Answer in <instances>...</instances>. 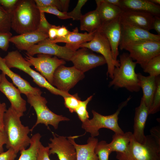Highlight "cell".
Instances as JSON below:
<instances>
[{
  "label": "cell",
  "instance_id": "f546056e",
  "mask_svg": "<svg viewBox=\"0 0 160 160\" xmlns=\"http://www.w3.org/2000/svg\"><path fill=\"white\" fill-rule=\"evenodd\" d=\"M150 76L157 77L160 74V55L150 59L143 69Z\"/></svg>",
  "mask_w": 160,
  "mask_h": 160
},
{
  "label": "cell",
  "instance_id": "30bf717a",
  "mask_svg": "<svg viewBox=\"0 0 160 160\" xmlns=\"http://www.w3.org/2000/svg\"><path fill=\"white\" fill-rule=\"evenodd\" d=\"M137 64L143 69L152 58L160 55V41H147L128 46L124 49Z\"/></svg>",
  "mask_w": 160,
  "mask_h": 160
},
{
  "label": "cell",
  "instance_id": "83f0119b",
  "mask_svg": "<svg viewBox=\"0 0 160 160\" xmlns=\"http://www.w3.org/2000/svg\"><path fill=\"white\" fill-rule=\"evenodd\" d=\"M133 136L132 133L131 132L123 134L115 133L112 136V140L108 144L112 152L125 153Z\"/></svg>",
  "mask_w": 160,
  "mask_h": 160
},
{
  "label": "cell",
  "instance_id": "816d5d0a",
  "mask_svg": "<svg viewBox=\"0 0 160 160\" xmlns=\"http://www.w3.org/2000/svg\"><path fill=\"white\" fill-rule=\"evenodd\" d=\"M1 74H0V81H1Z\"/></svg>",
  "mask_w": 160,
  "mask_h": 160
},
{
  "label": "cell",
  "instance_id": "8992f818",
  "mask_svg": "<svg viewBox=\"0 0 160 160\" xmlns=\"http://www.w3.org/2000/svg\"><path fill=\"white\" fill-rule=\"evenodd\" d=\"M131 98L130 96L122 102L119 105L116 112L111 115H103L92 110V118L82 122V128L86 132L89 133L91 137H93L98 136L99 134V130L103 128L109 129L115 133H124V132L118 124L119 115L122 109L127 105Z\"/></svg>",
  "mask_w": 160,
  "mask_h": 160
},
{
  "label": "cell",
  "instance_id": "4316f807",
  "mask_svg": "<svg viewBox=\"0 0 160 160\" xmlns=\"http://www.w3.org/2000/svg\"><path fill=\"white\" fill-rule=\"evenodd\" d=\"M80 21V28L89 33L96 32L101 28L102 24L96 9L83 15Z\"/></svg>",
  "mask_w": 160,
  "mask_h": 160
},
{
  "label": "cell",
  "instance_id": "f35d334b",
  "mask_svg": "<svg viewBox=\"0 0 160 160\" xmlns=\"http://www.w3.org/2000/svg\"><path fill=\"white\" fill-rule=\"evenodd\" d=\"M12 37L10 32L0 31V49L4 51H7L9 48L10 39Z\"/></svg>",
  "mask_w": 160,
  "mask_h": 160
},
{
  "label": "cell",
  "instance_id": "74e56055",
  "mask_svg": "<svg viewBox=\"0 0 160 160\" xmlns=\"http://www.w3.org/2000/svg\"><path fill=\"white\" fill-rule=\"evenodd\" d=\"M41 12L49 13L57 16L61 19H66L71 18L67 13L63 12L59 10L57 7H49L39 8Z\"/></svg>",
  "mask_w": 160,
  "mask_h": 160
},
{
  "label": "cell",
  "instance_id": "5bb4252c",
  "mask_svg": "<svg viewBox=\"0 0 160 160\" xmlns=\"http://www.w3.org/2000/svg\"><path fill=\"white\" fill-rule=\"evenodd\" d=\"M70 61L75 68L84 73L106 63L105 59L102 55H97L85 48H81L75 51Z\"/></svg>",
  "mask_w": 160,
  "mask_h": 160
},
{
  "label": "cell",
  "instance_id": "2e32d148",
  "mask_svg": "<svg viewBox=\"0 0 160 160\" xmlns=\"http://www.w3.org/2000/svg\"><path fill=\"white\" fill-rule=\"evenodd\" d=\"M1 76L0 91L9 100L12 108L23 116L26 110V101L22 97L20 90L7 80L6 75L2 73Z\"/></svg>",
  "mask_w": 160,
  "mask_h": 160
},
{
  "label": "cell",
  "instance_id": "bcb514c9",
  "mask_svg": "<svg viewBox=\"0 0 160 160\" xmlns=\"http://www.w3.org/2000/svg\"><path fill=\"white\" fill-rule=\"evenodd\" d=\"M7 137L4 131H0V153L4 152L3 146L6 144Z\"/></svg>",
  "mask_w": 160,
  "mask_h": 160
},
{
  "label": "cell",
  "instance_id": "9c48e42d",
  "mask_svg": "<svg viewBox=\"0 0 160 160\" xmlns=\"http://www.w3.org/2000/svg\"><path fill=\"white\" fill-rule=\"evenodd\" d=\"M79 47L87 48L101 54L104 58L107 64V75L111 79H113L114 69L115 67L120 66V63L119 61L113 59L110 44L99 30L95 32L93 38L91 41L81 44Z\"/></svg>",
  "mask_w": 160,
  "mask_h": 160
},
{
  "label": "cell",
  "instance_id": "f907efd6",
  "mask_svg": "<svg viewBox=\"0 0 160 160\" xmlns=\"http://www.w3.org/2000/svg\"><path fill=\"white\" fill-rule=\"evenodd\" d=\"M152 2L156 4L159 5L160 4V0H150Z\"/></svg>",
  "mask_w": 160,
  "mask_h": 160
},
{
  "label": "cell",
  "instance_id": "ba28073f",
  "mask_svg": "<svg viewBox=\"0 0 160 160\" xmlns=\"http://www.w3.org/2000/svg\"><path fill=\"white\" fill-rule=\"evenodd\" d=\"M120 25L121 36L119 47L121 50L129 45L143 41H160V35L134 25L121 17Z\"/></svg>",
  "mask_w": 160,
  "mask_h": 160
},
{
  "label": "cell",
  "instance_id": "603a6c76",
  "mask_svg": "<svg viewBox=\"0 0 160 160\" xmlns=\"http://www.w3.org/2000/svg\"><path fill=\"white\" fill-rule=\"evenodd\" d=\"M122 10H132L150 13L154 16H160V6L150 0H121Z\"/></svg>",
  "mask_w": 160,
  "mask_h": 160
},
{
  "label": "cell",
  "instance_id": "d6a6232c",
  "mask_svg": "<svg viewBox=\"0 0 160 160\" xmlns=\"http://www.w3.org/2000/svg\"><path fill=\"white\" fill-rule=\"evenodd\" d=\"M156 87L153 96L152 105L149 110V114H154L160 109V78L156 77Z\"/></svg>",
  "mask_w": 160,
  "mask_h": 160
},
{
  "label": "cell",
  "instance_id": "7a4b0ae2",
  "mask_svg": "<svg viewBox=\"0 0 160 160\" xmlns=\"http://www.w3.org/2000/svg\"><path fill=\"white\" fill-rule=\"evenodd\" d=\"M10 13L11 28L19 35L38 29L40 12L34 0H19Z\"/></svg>",
  "mask_w": 160,
  "mask_h": 160
},
{
  "label": "cell",
  "instance_id": "5b68a950",
  "mask_svg": "<svg viewBox=\"0 0 160 160\" xmlns=\"http://www.w3.org/2000/svg\"><path fill=\"white\" fill-rule=\"evenodd\" d=\"M4 58L6 64L9 68H15L23 71L31 76L37 85L46 89L52 94L59 95L63 97L71 95L69 93L58 89L50 84L40 73L33 69L31 67V64L17 50L9 52Z\"/></svg>",
  "mask_w": 160,
  "mask_h": 160
},
{
  "label": "cell",
  "instance_id": "681fc988",
  "mask_svg": "<svg viewBox=\"0 0 160 160\" xmlns=\"http://www.w3.org/2000/svg\"><path fill=\"white\" fill-rule=\"evenodd\" d=\"M106 2L120 8L121 0H105Z\"/></svg>",
  "mask_w": 160,
  "mask_h": 160
},
{
  "label": "cell",
  "instance_id": "f6af8a7d",
  "mask_svg": "<svg viewBox=\"0 0 160 160\" xmlns=\"http://www.w3.org/2000/svg\"><path fill=\"white\" fill-rule=\"evenodd\" d=\"M59 26L52 25L48 31V39L50 41H53L57 37V30Z\"/></svg>",
  "mask_w": 160,
  "mask_h": 160
},
{
  "label": "cell",
  "instance_id": "c3c4849f",
  "mask_svg": "<svg viewBox=\"0 0 160 160\" xmlns=\"http://www.w3.org/2000/svg\"><path fill=\"white\" fill-rule=\"evenodd\" d=\"M154 29L158 35H160V17L155 16V18L152 24V29Z\"/></svg>",
  "mask_w": 160,
  "mask_h": 160
},
{
  "label": "cell",
  "instance_id": "836d02e7",
  "mask_svg": "<svg viewBox=\"0 0 160 160\" xmlns=\"http://www.w3.org/2000/svg\"><path fill=\"white\" fill-rule=\"evenodd\" d=\"M93 97V95H92L84 101L81 100L79 106L75 111L77 114L79 119L82 122L89 119V116L87 110V107L89 103L92 99Z\"/></svg>",
  "mask_w": 160,
  "mask_h": 160
},
{
  "label": "cell",
  "instance_id": "44dd1931",
  "mask_svg": "<svg viewBox=\"0 0 160 160\" xmlns=\"http://www.w3.org/2000/svg\"><path fill=\"white\" fill-rule=\"evenodd\" d=\"M122 19L139 28L149 31L152 29L155 16L147 12L132 10H122Z\"/></svg>",
  "mask_w": 160,
  "mask_h": 160
},
{
  "label": "cell",
  "instance_id": "7c38bea8",
  "mask_svg": "<svg viewBox=\"0 0 160 160\" xmlns=\"http://www.w3.org/2000/svg\"><path fill=\"white\" fill-rule=\"evenodd\" d=\"M44 54H38L36 57L26 55L25 59L52 85L53 76L56 69L66 63L65 60L56 56Z\"/></svg>",
  "mask_w": 160,
  "mask_h": 160
},
{
  "label": "cell",
  "instance_id": "4fadbf2b",
  "mask_svg": "<svg viewBox=\"0 0 160 160\" xmlns=\"http://www.w3.org/2000/svg\"><path fill=\"white\" fill-rule=\"evenodd\" d=\"M56 44L48 38L32 46L26 51V54L32 56L40 54H47L65 61H70L75 51L66 46H60Z\"/></svg>",
  "mask_w": 160,
  "mask_h": 160
},
{
  "label": "cell",
  "instance_id": "3957f363",
  "mask_svg": "<svg viewBox=\"0 0 160 160\" xmlns=\"http://www.w3.org/2000/svg\"><path fill=\"white\" fill-rule=\"evenodd\" d=\"M21 117L11 106L7 110L4 117V131L7 139L6 147L16 153L26 149L31 141L28 136L31 129L22 124Z\"/></svg>",
  "mask_w": 160,
  "mask_h": 160
},
{
  "label": "cell",
  "instance_id": "b9f144b4",
  "mask_svg": "<svg viewBox=\"0 0 160 160\" xmlns=\"http://www.w3.org/2000/svg\"><path fill=\"white\" fill-rule=\"evenodd\" d=\"M19 0H0V5L11 13Z\"/></svg>",
  "mask_w": 160,
  "mask_h": 160
},
{
  "label": "cell",
  "instance_id": "ffe728a7",
  "mask_svg": "<svg viewBox=\"0 0 160 160\" xmlns=\"http://www.w3.org/2000/svg\"><path fill=\"white\" fill-rule=\"evenodd\" d=\"M0 70L12 80L21 93L26 95L28 94L41 95L42 92L38 88L33 87L27 81L12 71L6 64L4 58L0 55Z\"/></svg>",
  "mask_w": 160,
  "mask_h": 160
},
{
  "label": "cell",
  "instance_id": "4dcf8cb0",
  "mask_svg": "<svg viewBox=\"0 0 160 160\" xmlns=\"http://www.w3.org/2000/svg\"><path fill=\"white\" fill-rule=\"evenodd\" d=\"M94 151L99 160H108L109 156L112 152L109 144L104 140L97 142Z\"/></svg>",
  "mask_w": 160,
  "mask_h": 160
},
{
  "label": "cell",
  "instance_id": "ee69618b",
  "mask_svg": "<svg viewBox=\"0 0 160 160\" xmlns=\"http://www.w3.org/2000/svg\"><path fill=\"white\" fill-rule=\"evenodd\" d=\"M6 105L5 103L0 101V131H4V117L7 110Z\"/></svg>",
  "mask_w": 160,
  "mask_h": 160
},
{
  "label": "cell",
  "instance_id": "e0dca14e",
  "mask_svg": "<svg viewBox=\"0 0 160 160\" xmlns=\"http://www.w3.org/2000/svg\"><path fill=\"white\" fill-rule=\"evenodd\" d=\"M108 41L113 59L116 61L119 55V47L121 36L120 17L102 25L99 30Z\"/></svg>",
  "mask_w": 160,
  "mask_h": 160
},
{
  "label": "cell",
  "instance_id": "7dc6e473",
  "mask_svg": "<svg viewBox=\"0 0 160 160\" xmlns=\"http://www.w3.org/2000/svg\"><path fill=\"white\" fill-rule=\"evenodd\" d=\"M68 29L65 26L63 25L61 26H59L57 30V38L64 37L69 32Z\"/></svg>",
  "mask_w": 160,
  "mask_h": 160
},
{
  "label": "cell",
  "instance_id": "ac0fdd59",
  "mask_svg": "<svg viewBox=\"0 0 160 160\" xmlns=\"http://www.w3.org/2000/svg\"><path fill=\"white\" fill-rule=\"evenodd\" d=\"M149 108L142 97L140 105L135 108L133 125V137L137 142L143 144L145 141L146 135L144 129L149 114Z\"/></svg>",
  "mask_w": 160,
  "mask_h": 160
},
{
  "label": "cell",
  "instance_id": "9a60e30c",
  "mask_svg": "<svg viewBox=\"0 0 160 160\" xmlns=\"http://www.w3.org/2000/svg\"><path fill=\"white\" fill-rule=\"evenodd\" d=\"M53 138L48 144L49 155L56 154L59 160H76V152L73 145L67 137L52 133Z\"/></svg>",
  "mask_w": 160,
  "mask_h": 160
},
{
  "label": "cell",
  "instance_id": "ab89813d",
  "mask_svg": "<svg viewBox=\"0 0 160 160\" xmlns=\"http://www.w3.org/2000/svg\"><path fill=\"white\" fill-rule=\"evenodd\" d=\"M49 148L45 147L40 142L38 147L36 160H51L49 157Z\"/></svg>",
  "mask_w": 160,
  "mask_h": 160
},
{
  "label": "cell",
  "instance_id": "1f68e13d",
  "mask_svg": "<svg viewBox=\"0 0 160 160\" xmlns=\"http://www.w3.org/2000/svg\"><path fill=\"white\" fill-rule=\"evenodd\" d=\"M11 28V13L0 5V31L10 32Z\"/></svg>",
  "mask_w": 160,
  "mask_h": 160
},
{
  "label": "cell",
  "instance_id": "f1b7e54d",
  "mask_svg": "<svg viewBox=\"0 0 160 160\" xmlns=\"http://www.w3.org/2000/svg\"><path fill=\"white\" fill-rule=\"evenodd\" d=\"M41 137L38 133L33 135L31 138L30 146L27 149L20 151V156L18 160H36L37 153Z\"/></svg>",
  "mask_w": 160,
  "mask_h": 160
},
{
  "label": "cell",
  "instance_id": "d4e9b609",
  "mask_svg": "<svg viewBox=\"0 0 160 160\" xmlns=\"http://www.w3.org/2000/svg\"><path fill=\"white\" fill-rule=\"evenodd\" d=\"M96 8L102 25L120 17L122 10L119 7L106 2L105 0H96Z\"/></svg>",
  "mask_w": 160,
  "mask_h": 160
},
{
  "label": "cell",
  "instance_id": "cb8c5ba5",
  "mask_svg": "<svg viewBox=\"0 0 160 160\" xmlns=\"http://www.w3.org/2000/svg\"><path fill=\"white\" fill-rule=\"evenodd\" d=\"M80 136H70L67 138L74 146L76 152V160H99L94 150L98 142V139L91 137L87 140V143L84 145L77 144L75 139Z\"/></svg>",
  "mask_w": 160,
  "mask_h": 160
},
{
  "label": "cell",
  "instance_id": "d590c367",
  "mask_svg": "<svg viewBox=\"0 0 160 160\" xmlns=\"http://www.w3.org/2000/svg\"><path fill=\"white\" fill-rule=\"evenodd\" d=\"M38 8L55 7L62 12V0H34Z\"/></svg>",
  "mask_w": 160,
  "mask_h": 160
},
{
  "label": "cell",
  "instance_id": "e575fe53",
  "mask_svg": "<svg viewBox=\"0 0 160 160\" xmlns=\"http://www.w3.org/2000/svg\"><path fill=\"white\" fill-rule=\"evenodd\" d=\"M64 104L67 108L71 113L75 112L79 106L81 101L80 98L77 93L63 97Z\"/></svg>",
  "mask_w": 160,
  "mask_h": 160
},
{
  "label": "cell",
  "instance_id": "7402d4cb",
  "mask_svg": "<svg viewBox=\"0 0 160 160\" xmlns=\"http://www.w3.org/2000/svg\"><path fill=\"white\" fill-rule=\"evenodd\" d=\"M96 32L91 33H80L79 32L78 28L76 27L64 37L57 38L52 41L49 40L55 43H66L65 46L75 51L80 48L81 44L91 41L93 38Z\"/></svg>",
  "mask_w": 160,
  "mask_h": 160
},
{
  "label": "cell",
  "instance_id": "484cf974",
  "mask_svg": "<svg viewBox=\"0 0 160 160\" xmlns=\"http://www.w3.org/2000/svg\"><path fill=\"white\" fill-rule=\"evenodd\" d=\"M137 74L139 85L143 92L142 98L149 109L156 89V77L150 75L145 76L140 73Z\"/></svg>",
  "mask_w": 160,
  "mask_h": 160
},
{
  "label": "cell",
  "instance_id": "7bdbcfd3",
  "mask_svg": "<svg viewBox=\"0 0 160 160\" xmlns=\"http://www.w3.org/2000/svg\"><path fill=\"white\" fill-rule=\"evenodd\" d=\"M17 154L13 150L8 149L7 151L0 153V160H14Z\"/></svg>",
  "mask_w": 160,
  "mask_h": 160
},
{
  "label": "cell",
  "instance_id": "60d3db41",
  "mask_svg": "<svg viewBox=\"0 0 160 160\" xmlns=\"http://www.w3.org/2000/svg\"><path fill=\"white\" fill-rule=\"evenodd\" d=\"M40 20L38 29L48 33L49 30L52 25L50 24L47 20L44 13L40 11Z\"/></svg>",
  "mask_w": 160,
  "mask_h": 160
},
{
  "label": "cell",
  "instance_id": "277c9868",
  "mask_svg": "<svg viewBox=\"0 0 160 160\" xmlns=\"http://www.w3.org/2000/svg\"><path fill=\"white\" fill-rule=\"evenodd\" d=\"M120 66L115 67L113 78L108 84L110 87L124 88L131 92H137L141 89L139 84L137 73L135 72L137 64L128 53L124 52L119 56Z\"/></svg>",
  "mask_w": 160,
  "mask_h": 160
},
{
  "label": "cell",
  "instance_id": "6da1fadb",
  "mask_svg": "<svg viewBox=\"0 0 160 160\" xmlns=\"http://www.w3.org/2000/svg\"><path fill=\"white\" fill-rule=\"evenodd\" d=\"M150 134L146 135L144 142L140 143L133 136L127 151L116 153L118 160H160V128H152Z\"/></svg>",
  "mask_w": 160,
  "mask_h": 160
},
{
  "label": "cell",
  "instance_id": "8d00e7d4",
  "mask_svg": "<svg viewBox=\"0 0 160 160\" xmlns=\"http://www.w3.org/2000/svg\"><path fill=\"white\" fill-rule=\"evenodd\" d=\"M87 1V0H79L74 9L67 13V15L73 20H80L83 15L81 13V8Z\"/></svg>",
  "mask_w": 160,
  "mask_h": 160
},
{
  "label": "cell",
  "instance_id": "d6986e66",
  "mask_svg": "<svg viewBox=\"0 0 160 160\" xmlns=\"http://www.w3.org/2000/svg\"><path fill=\"white\" fill-rule=\"evenodd\" d=\"M48 38L47 33L37 29L34 31L12 36L9 41L18 49L26 51L33 45Z\"/></svg>",
  "mask_w": 160,
  "mask_h": 160
},
{
  "label": "cell",
  "instance_id": "8fae6325",
  "mask_svg": "<svg viewBox=\"0 0 160 160\" xmlns=\"http://www.w3.org/2000/svg\"><path fill=\"white\" fill-rule=\"evenodd\" d=\"M84 77V73L73 66L68 67L61 65L54 73L52 85L60 91L68 93L71 89Z\"/></svg>",
  "mask_w": 160,
  "mask_h": 160
},
{
  "label": "cell",
  "instance_id": "52a82bcc",
  "mask_svg": "<svg viewBox=\"0 0 160 160\" xmlns=\"http://www.w3.org/2000/svg\"><path fill=\"white\" fill-rule=\"evenodd\" d=\"M27 102L35 110L37 116L35 124L31 129L32 132L38 124H44L48 127L49 125L57 129L60 122L69 121V118L61 115L55 114L51 111L47 105V101L41 95L28 94L26 95Z\"/></svg>",
  "mask_w": 160,
  "mask_h": 160
}]
</instances>
